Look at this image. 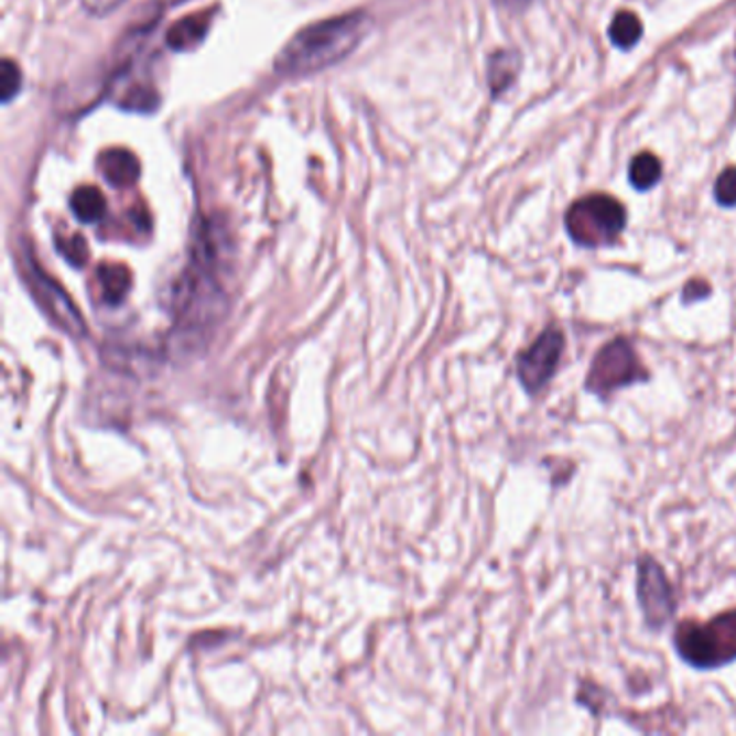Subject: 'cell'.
<instances>
[{"instance_id":"cell-16","label":"cell","mask_w":736,"mask_h":736,"mask_svg":"<svg viewBox=\"0 0 736 736\" xmlns=\"http://www.w3.org/2000/svg\"><path fill=\"white\" fill-rule=\"evenodd\" d=\"M20 87H22V74L18 69V65L9 58L2 61V67H0V91H2V102H11L18 94H20Z\"/></svg>"},{"instance_id":"cell-10","label":"cell","mask_w":736,"mask_h":736,"mask_svg":"<svg viewBox=\"0 0 736 736\" xmlns=\"http://www.w3.org/2000/svg\"><path fill=\"white\" fill-rule=\"evenodd\" d=\"M100 171L110 186L128 188L139 180L141 164L132 152L115 148L100 156Z\"/></svg>"},{"instance_id":"cell-3","label":"cell","mask_w":736,"mask_h":736,"mask_svg":"<svg viewBox=\"0 0 736 736\" xmlns=\"http://www.w3.org/2000/svg\"><path fill=\"white\" fill-rule=\"evenodd\" d=\"M674 648L684 663L700 672L722 670L736 661V609L706 623L683 620L674 629Z\"/></svg>"},{"instance_id":"cell-4","label":"cell","mask_w":736,"mask_h":736,"mask_svg":"<svg viewBox=\"0 0 736 736\" xmlns=\"http://www.w3.org/2000/svg\"><path fill=\"white\" fill-rule=\"evenodd\" d=\"M650 380V369L643 366L639 353L635 350L629 337L618 335L603 344L594 355L587 376H585V391L607 402L620 389L635 387Z\"/></svg>"},{"instance_id":"cell-1","label":"cell","mask_w":736,"mask_h":736,"mask_svg":"<svg viewBox=\"0 0 736 736\" xmlns=\"http://www.w3.org/2000/svg\"><path fill=\"white\" fill-rule=\"evenodd\" d=\"M369 26L371 20L364 11L310 24L277 54L274 69L285 76H301L335 65L364 42Z\"/></svg>"},{"instance_id":"cell-14","label":"cell","mask_w":736,"mask_h":736,"mask_svg":"<svg viewBox=\"0 0 736 736\" xmlns=\"http://www.w3.org/2000/svg\"><path fill=\"white\" fill-rule=\"evenodd\" d=\"M641 22L631 11H620L614 15L609 26V37L618 48H632L641 37Z\"/></svg>"},{"instance_id":"cell-2","label":"cell","mask_w":736,"mask_h":736,"mask_svg":"<svg viewBox=\"0 0 736 736\" xmlns=\"http://www.w3.org/2000/svg\"><path fill=\"white\" fill-rule=\"evenodd\" d=\"M223 253L225 240L206 225L195 240L193 262L173 292V310L180 328L199 331L223 314L225 292L218 281V268L225 260Z\"/></svg>"},{"instance_id":"cell-21","label":"cell","mask_w":736,"mask_h":736,"mask_svg":"<svg viewBox=\"0 0 736 736\" xmlns=\"http://www.w3.org/2000/svg\"><path fill=\"white\" fill-rule=\"evenodd\" d=\"M501 7H506V9H523V7H527L531 0H497Z\"/></svg>"},{"instance_id":"cell-18","label":"cell","mask_w":736,"mask_h":736,"mask_svg":"<svg viewBox=\"0 0 736 736\" xmlns=\"http://www.w3.org/2000/svg\"><path fill=\"white\" fill-rule=\"evenodd\" d=\"M58 251L65 256L67 262H72L74 266H83L87 260V247H85L80 236H74L67 242L58 240Z\"/></svg>"},{"instance_id":"cell-6","label":"cell","mask_w":736,"mask_h":736,"mask_svg":"<svg viewBox=\"0 0 736 736\" xmlns=\"http://www.w3.org/2000/svg\"><path fill=\"white\" fill-rule=\"evenodd\" d=\"M635 592L643 625L652 632L663 631L665 625L677 616L679 600L668 573L650 553H641L637 558Z\"/></svg>"},{"instance_id":"cell-11","label":"cell","mask_w":736,"mask_h":736,"mask_svg":"<svg viewBox=\"0 0 736 736\" xmlns=\"http://www.w3.org/2000/svg\"><path fill=\"white\" fill-rule=\"evenodd\" d=\"M98 283H100V292H102V301L106 305L115 307L119 305L130 285H132V277L128 272L126 266H119V263H105L98 268Z\"/></svg>"},{"instance_id":"cell-20","label":"cell","mask_w":736,"mask_h":736,"mask_svg":"<svg viewBox=\"0 0 736 736\" xmlns=\"http://www.w3.org/2000/svg\"><path fill=\"white\" fill-rule=\"evenodd\" d=\"M123 0H85V7L96 13V15H102V13H110L115 7H119Z\"/></svg>"},{"instance_id":"cell-8","label":"cell","mask_w":736,"mask_h":736,"mask_svg":"<svg viewBox=\"0 0 736 736\" xmlns=\"http://www.w3.org/2000/svg\"><path fill=\"white\" fill-rule=\"evenodd\" d=\"M22 272H24L26 285L31 288L35 301L46 312V316L51 317L54 324L63 328L65 333L74 337H85L87 328L83 324L78 310L74 307L69 296L61 290V285L40 268V263L35 262L31 256H26L22 263Z\"/></svg>"},{"instance_id":"cell-15","label":"cell","mask_w":736,"mask_h":736,"mask_svg":"<svg viewBox=\"0 0 736 736\" xmlns=\"http://www.w3.org/2000/svg\"><path fill=\"white\" fill-rule=\"evenodd\" d=\"M661 162L652 154H637L629 166L632 186L637 191H648L661 180Z\"/></svg>"},{"instance_id":"cell-7","label":"cell","mask_w":736,"mask_h":736,"mask_svg":"<svg viewBox=\"0 0 736 736\" xmlns=\"http://www.w3.org/2000/svg\"><path fill=\"white\" fill-rule=\"evenodd\" d=\"M566 350V333L558 324H549L531 346L517 357V378L527 396L538 398L558 376Z\"/></svg>"},{"instance_id":"cell-17","label":"cell","mask_w":736,"mask_h":736,"mask_svg":"<svg viewBox=\"0 0 736 736\" xmlns=\"http://www.w3.org/2000/svg\"><path fill=\"white\" fill-rule=\"evenodd\" d=\"M715 197L722 206L733 208L736 206V166L726 169L717 182H715Z\"/></svg>"},{"instance_id":"cell-5","label":"cell","mask_w":736,"mask_h":736,"mask_svg":"<svg viewBox=\"0 0 736 736\" xmlns=\"http://www.w3.org/2000/svg\"><path fill=\"white\" fill-rule=\"evenodd\" d=\"M627 227L625 206L609 195H589L573 204L566 214V229L583 249L614 245Z\"/></svg>"},{"instance_id":"cell-9","label":"cell","mask_w":736,"mask_h":736,"mask_svg":"<svg viewBox=\"0 0 736 736\" xmlns=\"http://www.w3.org/2000/svg\"><path fill=\"white\" fill-rule=\"evenodd\" d=\"M212 15L214 11H197L175 22L166 33V46L175 53L195 51L210 31Z\"/></svg>"},{"instance_id":"cell-13","label":"cell","mask_w":736,"mask_h":736,"mask_svg":"<svg viewBox=\"0 0 736 736\" xmlns=\"http://www.w3.org/2000/svg\"><path fill=\"white\" fill-rule=\"evenodd\" d=\"M72 210L80 223H98L106 212V199L94 186H83L72 195Z\"/></svg>"},{"instance_id":"cell-12","label":"cell","mask_w":736,"mask_h":736,"mask_svg":"<svg viewBox=\"0 0 736 736\" xmlns=\"http://www.w3.org/2000/svg\"><path fill=\"white\" fill-rule=\"evenodd\" d=\"M521 69V56L519 53H510V51H501L490 58V67H488V83H490V91L493 96H501L504 91L510 89V85L517 80Z\"/></svg>"},{"instance_id":"cell-19","label":"cell","mask_w":736,"mask_h":736,"mask_svg":"<svg viewBox=\"0 0 736 736\" xmlns=\"http://www.w3.org/2000/svg\"><path fill=\"white\" fill-rule=\"evenodd\" d=\"M708 296H711V285H708L706 281L695 279V281H689V283L684 285V305H691V303H695V301H704V299H708Z\"/></svg>"},{"instance_id":"cell-22","label":"cell","mask_w":736,"mask_h":736,"mask_svg":"<svg viewBox=\"0 0 736 736\" xmlns=\"http://www.w3.org/2000/svg\"><path fill=\"white\" fill-rule=\"evenodd\" d=\"M164 2H182V0H164Z\"/></svg>"}]
</instances>
